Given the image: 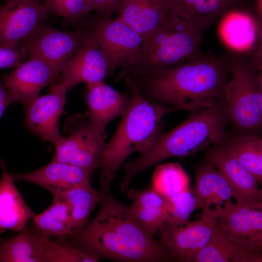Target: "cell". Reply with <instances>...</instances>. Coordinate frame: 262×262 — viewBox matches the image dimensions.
Returning <instances> with one entry per match:
<instances>
[{
    "label": "cell",
    "instance_id": "8992f818",
    "mask_svg": "<svg viewBox=\"0 0 262 262\" xmlns=\"http://www.w3.org/2000/svg\"><path fill=\"white\" fill-rule=\"evenodd\" d=\"M225 99L229 122L238 132L258 134L262 126V56L229 53Z\"/></svg>",
    "mask_w": 262,
    "mask_h": 262
},
{
    "label": "cell",
    "instance_id": "6da1fadb",
    "mask_svg": "<svg viewBox=\"0 0 262 262\" xmlns=\"http://www.w3.org/2000/svg\"><path fill=\"white\" fill-rule=\"evenodd\" d=\"M230 69L228 52L219 56L202 52L172 67L126 79L150 100L193 111L225 105Z\"/></svg>",
    "mask_w": 262,
    "mask_h": 262
},
{
    "label": "cell",
    "instance_id": "4dcf8cb0",
    "mask_svg": "<svg viewBox=\"0 0 262 262\" xmlns=\"http://www.w3.org/2000/svg\"><path fill=\"white\" fill-rule=\"evenodd\" d=\"M40 239L42 262H98V259L71 244L65 239L40 237Z\"/></svg>",
    "mask_w": 262,
    "mask_h": 262
},
{
    "label": "cell",
    "instance_id": "277c9868",
    "mask_svg": "<svg viewBox=\"0 0 262 262\" xmlns=\"http://www.w3.org/2000/svg\"><path fill=\"white\" fill-rule=\"evenodd\" d=\"M229 120L225 105L199 110L185 121L162 133L146 151L124 165L120 190L125 193L137 174L172 157H183L216 144L222 143Z\"/></svg>",
    "mask_w": 262,
    "mask_h": 262
},
{
    "label": "cell",
    "instance_id": "74e56055",
    "mask_svg": "<svg viewBox=\"0 0 262 262\" xmlns=\"http://www.w3.org/2000/svg\"><path fill=\"white\" fill-rule=\"evenodd\" d=\"M37 0L41 2H42V0Z\"/></svg>",
    "mask_w": 262,
    "mask_h": 262
},
{
    "label": "cell",
    "instance_id": "ba28073f",
    "mask_svg": "<svg viewBox=\"0 0 262 262\" xmlns=\"http://www.w3.org/2000/svg\"><path fill=\"white\" fill-rule=\"evenodd\" d=\"M217 223V210H203L200 219L185 225L164 222L157 233L158 240L169 261L193 262L197 253L210 241Z\"/></svg>",
    "mask_w": 262,
    "mask_h": 262
},
{
    "label": "cell",
    "instance_id": "8fae6325",
    "mask_svg": "<svg viewBox=\"0 0 262 262\" xmlns=\"http://www.w3.org/2000/svg\"><path fill=\"white\" fill-rule=\"evenodd\" d=\"M224 204L215 207L221 232L239 245L262 252V201L229 199Z\"/></svg>",
    "mask_w": 262,
    "mask_h": 262
},
{
    "label": "cell",
    "instance_id": "4316f807",
    "mask_svg": "<svg viewBox=\"0 0 262 262\" xmlns=\"http://www.w3.org/2000/svg\"><path fill=\"white\" fill-rule=\"evenodd\" d=\"M222 144L239 163L262 182V139L257 133L228 131Z\"/></svg>",
    "mask_w": 262,
    "mask_h": 262
},
{
    "label": "cell",
    "instance_id": "7402d4cb",
    "mask_svg": "<svg viewBox=\"0 0 262 262\" xmlns=\"http://www.w3.org/2000/svg\"><path fill=\"white\" fill-rule=\"evenodd\" d=\"M171 11L203 32L243 0H169Z\"/></svg>",
    "mask_w": 262,
    "mask_h": 262
},
{
    "label": "cell",
    "instance_id": "f1b7e54d",
    "mask_svg": "<svg viewBox=\"0 0 262 262\" xmlns=\"http://www.w3.org/2000/svg\"><path fill=\"white\" fill-rule=\"evenodd\" d=\"M0 262H42L39 236L25 227L16 236L3 240Z\"/></svg>",
    "mask_w": 262,
    "mask_h": 262
},
{
    "label": "cell",
    "instance_id": "8d00e7d4",
    "mask_svg": "<svg viewBox=\"0 0 262 262\" xmlns=\"http://www.w3.org/2000/svg\"><path fill=\"white\" fill-rule=\"evenodd\" d=\"M2 241H3V240L0 238V247L1 246Z\"/></svg>",
    "mask_w": 262,
    "mask_h": 262
},
{
    "label": "cell",
    "instance_id": "2e32d148",
    "mask_svg": "<svg viewBox=\"0 0 262 262\" xmlns=\"http://www.w3.org/2000/svg\"><path fill=\"white\" fill-rule=\"evenodd\" d=\"M59 83L68 89L80 83L104 81L111 75L105 56L95 40L89 36L71 56L60 73Z\"/></svg>",
    "mask_w": 262,
    "mask_h": 262
},
{
    "label": "cell",
    "instance_id": "d4e9b609",
    "mask_svg": "<svg viewBox=\"0 0 262 262\" xmlns=\"http://www.w3.org/2000/svg\"><path fill=\"white\" fill-rule=\"evenodd\" d=\"M262 252L246 248L232 241L216 225L208 243L196 255L193 262H262Z\"/></svg>",
    "mask_w": 262,
    "mask_h": 262
},
{
    "label": "cell",
    "instance_id": "83f0119b",
    "mask_svg": "<svg viewBox=\"0 0 262 262\" xmlns=\"http://www.w3.org/2000/svg\"><path fill=\"white\" fill-rule=\"evenodd\" d=\"M68 205L73 233L87 223L91 211L100 202L102 193L94 189L90 183L77 185L51 194Z\"/></svg>",
    "mask_w": 262,
    "mask_h": 262
},
{
    "label": "cell",
    "instance_id": "cb8c5ba5",
    "mask_svg": "<svg viewBox=\"0 0 262 262\" xmlns=\"http://www.w3.org/2000/svg\"><path fill=\"white\" fill-rule=\"evenodd\" d=\"M128 197L132 200L131 210L143 228L154 236L165 222L167 199L158 194L152 188L127 191Z\"/></svg>",
    "mask_w": 262,
    "mask_h": 262
},
{
    "label": "cell",
    "instance_id": "d590c367",
    "mask_svg": "<svg viewBox=\"0 0 262 262\" xmlns=\"http://www.w3.org/2000/svg\"><path fill=\"white\" fill-rule=\"evenodd\" d=\"M16 103L2 80H0V119L6 108L11 104Z\"/></svg>",
    "mask_w": 262,
    "mask_h": 262
},
{
    "label": "cell",
    "instance_id": "e0dca14e",
    "mask_svg": "<svg viewBox=\"0 0 262 262\" xmlns=\"http://www.w3.org/2000/svg\"><path fill=\"white\" fill-rule=\"evenodd\" d=\"M128 99L129 93L118 92L104 81L87 84V118L98 135L106 137L107 126L122 115Z\"/></svg>",
    "mask_w": 262,
    "mask_h": 262
},
{
    "label": "cell",
    "instance_id": "5bb4252c",
    "mask_svg": "<svg viewBox=\"0 0 262 262\" xmlns=\"http://www.w3.org/2000/svg\"><path fill=\"white\" fill-rule=\"evenodd\" d=\"M49 14L37 0H4L0 6V47L17 46Z\"/></svg>",
    "mask_w": 262,
    "mask_h": 262
},
{
    "label": "cell",
    "instance_id": "f546056e",
    "mask_svg": "<svg viewBox=\"0 0 262 262\" xmlns=\"http://www.w3.org/2000/svg\"><path fill=\"white\" fill-rule=\"evenodd\" d=\"M151 188L160 196L168 199L189 190L190 179L180 164H161L153 173Z\"/></svg>",
    "mask_w": 262,
    "mask_h": 262
},
{
    "label": "cell",
    "instance_id": "3957f363",
    "mask_svg": "<svg viewBox=\"0 0 262 262\" xmlns=\"http://www.w3.org/2000/svg\"><path fill=\"white\" fill-rule=\"evenodd\" d=\"M126 80L129 87L128 104L102 155L100 167L101 189H109L117 170L131 154L144 152L152 146L162 133L164 118L180 110L145 98L131 81Z\"/></svg>",
    "mask_w": 262,
    "mask_h": 262
},
{
    "label": "cell",
    "instance_id": "9a60e30c",
    "mask_svg": "<svg viewBox=\"0 0 262 262\" xmlns=\"http://www.w3.org/2000/svg\"><path fill=\"white\" fill-rule=\"evenodd\" d=\"M60 71L42 60L28 57L2 81L16 103L24 105L38 97L44 87L54 84Z\"/></svg>",
    "mask_w": 262,
    "mask_h": 262
},
{
    "label": "cell",
    "instance_id": "7c38bea8",
    "mask_svg": "<svg viewBox=\"0 0 262 262\" xmlns=\"http://www.w3.org/2000/svg\"><path fill=\"white\" fill-rule=\"evenodd\" d=\"M217 22L219 37L228 53L262 52V22L256 14L236 7L225 13Z\"/></svg>",
    "mask_w": 262,
    "mask_h": 262
},
{
    "label": "cell",
    "instance_id": "5b68a950",
    "mask_svg": "<svg viewBox=\"0 0 262 262\" xmlns=\"http://www.w3.org/2000/svg\"><path fill=\"white\" fill-rule=\"evenodd\" d=\"M204 32L170 11L165 19L142 35L135 61L119 70L118 79H136L176 66L202 53Z\"/></svg>",
    "mask_w": 262,
    "mask_h": 262
},
{
    "label": "cell",
    "instance_id": "52a82bcc",
    "mask_svg": "<svg viewBox=\"0 0 262 262\" xmlns=\"http://www.w3.org/2000/svg\"><path fill=\"white\" fill-rule=\"evenodd\" d=\"M87 24L90 36L103 53L112 74L131 65L138 54L142 35L116 17L97 14Z\"/></svg>",
    "mask_w": 262,
    "mask_h": 262
},
{
    "label": "cell",
    "instance_id": "4fadbf2b",
    "mask_svg": "<svg viewBox=\"0 0 262 262\" xmlns=\"http://www.w3.org/2000/svg\"><path fill=\"white\" fill-rule=\"evenodd\" d=\"M67 87L58 82L50 87L48 94L38 97L24 105L25 125L43 139L56 146L64 139L58 121L66 102Z\"/></svg>",
    "mask_w": 262,
    "mask_h": 262
},
{
    "label": "cell",
    "instance_id": "9c48e42d",
    "mask_svg": "<svg viewBox=\"0 0 262 262\" xmlns=\"http://www.w3.org/2000/svg\"><path fill=\"white\" fill-rule=\"evenodd\" d=\"M68 136L55 146L51 161L63 162L87 170L90 174L100 167L106 143L88 119L76 115L68 119Z\"/></svg>",
    "mask_w": 262,
    "mask_h": 262
},
{
    "label": "cell",
    "instance_id": "e575fe53",
    "mask_svg": "<svg viewBox=\"0 0 262 262\" xmlns=\"http://www.w3.org/2000/svg\"><path fill=\"white\" fill-rule=\"evenodd\" d=\"M120 0H94L95 11L104 17H111L117 12Z\"/></svg>",
    "mask_w": 262,
    "mask_h": 262
},
{
    "label": "cell",
    "instance_id": "7a4b0ae2",
    "mask_svg": "<svg viewBox=\"0 0 262 262\" xmlns=\"http://www.w3.org/2000/svg\"><path fill=\"white\" fill-rule=\"evenodd\" d=\"M99 210L89 223L70 237L73 246L98 261L122 262L169 261L159 241L140 225L131 207L123 204L101 189Z\"/></svg>",
    "mask_w": 262,
    "mask_h": 262
},
{
    "label": "cell",
    "instance_id": "44dd1931",
    "mask_svg": "<svg viewBox=\"0 0 262 262\" xmlns=\"http://www.w3.org/2000/svg\"><path fill=\"white\" fill-rule=\"evenodd\" d=\"M170 11L169 0H120L118 18L144 34L163 21Z\"/></svg>",
    "mask_w": 262,
    "mask_h": 262
},
{
    "label": "cell",
    "instance_id": "ac0fdd59",
    "mask_svg": "<svg viewBox=\"0 0 262 262\" xmlns=\"http://www.w3.org/2000/svg\"><path fill=\"white\" fill-rule=\"evenodd\" d=\"M206 157L226 179L233 191L236 200L262 201V192L254 177L222 143L208 147Z\"/></svg>",
    "mask_w": 262,
    "mask_h": 262
},
{
    "label": "cell",
    "instance_id": "836d02e7",
    "mask_svg": "<svg viewBox=\"0 0 262 262\" xmlns=\"http://www.w3.org/2000/svg\"><path fill=\"white\" fill-rule=\"evenodd\" d=\"M27 57V51L20 43L13 47H0V69L16 68Z\"/></svg>",
    "mask_w": 262,
    "mask_h": 262
},
{
    "label": "cell",
    "instance_id": "ffe728a7",
    "mask_svg": "<svg viewBox=\"0 0 262 262\" xmlns=\"http://www.w3.org/2000/svg\"><path fill=\"white\" fill-rule=\"evenodd\" d=\"M2 173L0 180V232H20L35 214L19 193L14 180L1 161Z\"/></svg>",
    "mask_w": 262,
    "mask_h": 262
},
{
    "label": "cell",
    "instance_id": "603a6c76",
    "mask_svg": "<svg viewBox=\"0 0 262 262\" xmlns=\"http://www.w3.org/2000/svg\"><path fill=\"white\" fill-rule=\"evenodd\" d=\"M196 184L193 190L204 205L202 210L221 206L225 202L234 197V194L230 185L207 158L195 168Z\"/></svg>",
    "mask_w": 262,
    "mask_h": 262
},
{
    "label": "cell",
    "instance_id": "30bf717a",
    "mask_svg": "<svg viewBox=\"0 0 262 262\" xmlns=\"http://www.w3.org/2000/svg\"><path fill=\"white\" fill-rule=\"evenodd\" d=\"M89 36L86 28L62 31L45 23H39L20 43L28 57L42 60L61 70L71 56Z\"/></svg>",
    "mask_w": 262,
    "mask_h": 262
},
{
    "label": "cell",
    "instance_id": "484cf974",
    "mask_svg": "<svg viewBox=\"0 0 262 262\" xmlns=\"http://www.w3.org/2000/svg\"><path fill=\"white\" fill-rule=\"evenodd\" d=\"M52 204L31 220V230L36 235L48 239H66L74 231L69 208L62 199L53 197Z\"/></svg>",
    "mask_w": 262,
    "mask_h": 262
},
{
    "label": "cell",
    "instance_id": "d6986e66",
    "mask_svg": "<svg viewBox=\"0 0 262 262\" xmlns=\"http://www.w3.org/2000/svg\"><path fill=\"white\" fill-rule=\"evenodd\" d=\"M9 173L14 181L34 183L51 194L77 185L90 183V173L87 170L59 162L50 161L47 165L26 173Z\"/></svg>",
    "mask_w": 262,
    "mask_h": 262
},
{
    "label": "cell",
    "instance_id": "d6a6232c",
    "mask_svg": "<svg viewBox=\"0 0 262 262\" xmlns=\"http://www.w3.org/2000/svg\"><path fill=\"white\" fill-rule=\"evenodd\" d=\"M49 13L72 23L83 21L95 11L94 0H42Z\"/></svg>",
    "mask_w": 262,
    "mask_h": 262
},
{
    "label": "cell",
    "instance_id": "1f68e13d",
    "mask_svg": "<svg viewBox=\"0 0 262 262\" xmlns=\"http://www.w3.org/2000/svg\"><path fill=\"white\" fill-rule=\"evenodd\" d=\"M204 205L191 188L167 199L165 222L185 225L191 214L196 210H203Z\"/></svg>",
    "mask_w": 262,
    "mask_h": 262
}]
</instances>
